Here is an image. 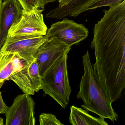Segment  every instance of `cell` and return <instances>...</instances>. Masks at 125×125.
I'll return each instance as SVG.
<instances>
[{
    "instance_id": "6da1fadb",
    "label": "cell",
    "mask_w": 125,
    "mask_h": 125,
    "mask_svg": "<svg viewBox=\"0 0 125 125\" xmlns=\"http://www.w3.org/2000/svg\"><path fill=\"white\" fill-rule=\"evenodd\" d=\"M82 61L84 74L76 95L77 99L83 101L81 107L100 117L108 118L113 122L116 121L118 115L113 108L112 102L106 88L94 70L88 51L83 56Z\"/></svg>"
},
{
    "instance_id": "7a4b0ae2",
    "label": "cell",
    "mask_w": 125,
    "mask_h": 125,
    "mask_svg": "<svg viewBox=\"0 0 125 125\" xmlns=\"http://www.w3.org/2000/svg\"><path fill=\"white\" fill-rule=\"evenodd\" d=\"M68 54L56 61L41 77L42 90L63 109L69 102L71 90L67 70Z\"/></svg>"
},
{
    "instance_id": "3957f363",
    "label": "cell",
    "mask_w": 125,
    "mask_h": 125,
    "mask_svg": "<svg viewBox=\"0 0 125 125\" xmlns=\"http://www.w3.org/2000/svg\"><path fill=\"white\" fill-rule=\"evenodd\" d=\"M88 29L82 24L63 18L62 20L53 23L47 30V37H54L70 46L77 45L88 36Z\"/></svg>"
},
{
    "instance_id": "277c9868",
    "label": "cell",
    "mask_w": 125,
    "mask_h": 125,
    "mask_svg": "<svg viewBox=\"0 0 125 125\" xmlns=\"http://www.w3.org/2000/svg\"><path fill=\"white\" fill-rule=\"evenodd\" d=\"M35 106L30 95L24 93L17 96L5 113L6 125H35Z\"/></svg>"
},
{
    "instance_id": "5b68a950",
    "label": "cell",
    "mask_w": 125,
    "mask_h": 125,
    "mask_svg": "<svg viewBox=\"0 0 125 125\" xmlns=\"http://www.w3.org/2000/svg\"><path fill=\"white\" fill-rule=\"evenodd\" d=\"M71 49V47L54 37L43 43L34 55L41 77L59 58L68 54Z\"/></svg>"
},
{
    "instance_id": "8992f818",
    "label": "cell",
    "mask_w": 125,
    "mask_h": 125,
    "mask_svg": "<svg viewBox=\"0 0 125 125\" xmlns=\"http://www.w3.org/2000/svg\"><path fill=\"white\" fill-rule=\"evenodd\" d=\"M43 10L38 9L28 13L22 14L10 28L7 37L46 35L47 28L42 13Z\"/></svg>"
},
{
    "instance_id": "52a82bcc",
    "label": "cell",
    "mask_w": 125,
    "mask_h": 125,
    "mask_svg": "<svg viewBox=\"0 0 125 125\" xmlns=\"http://www.w3.org/2000/svg\"><path fill=\"white\" fill-rule=\"evenodd\" d=\"M48 39L46 35L8 36L0 51L17 53L29 60L34 58L39 47Z\"/></svg>"
},
{
    "instance_id": "ba28073f",
    "label": "cell",
    "mask_w": 125,
    "mask_h": 125,
    "mask_svg": "<svg viewBox=\"0 0 125 125\" xmlns=\"http://www.w3.org/2000/svg\"><path fill=\"white\" fill-rule=\"evenodd\" d=\"M22 14V8L17 0H3L2 2L0 9V51L9 29Z\"/></svg>"
},
{
    "instance_id": "9c48e42d",
    "label": "cell",
    "mask_w": 125,
    "mask_h": 125,
    "mask_svg": "<svg viewBox=\"0 0 125 125\" xmlns=\"http://www.w3.org/2000/svg\"><path fill=\"white\" fill-rule=\"evenodd\" d=\"M97 0H72L68 4L56 7L46 14L47 18L61 19L67 16L75 17L86 11Z\"/></svg>"
},
{
    "instance_id": "30bf717a",
    "label": "cell",
    "mask_w": 125,
    "mask_h": 125,
    "mask_svg": "<svg viewBox=\"0 0 125 125\" xmlns=\"http://www.w3.org/2000/svg\"><path fill=\"white\" fill-rule=\"evenodd\" d=\"M22 58L17 53L0 51V89L18 69Z\"/></svg>"
},
{
    "instance_id": "8fae6325",
    "label": "cell",
    "mask_w": 125,
    "mask_h": 125,
    "mask_svg": "<svg viewBox=\"0 0 125 125\" xmlns=\"http://www.w3.org/2000/svg\"><path fill=\"white\" fill-rule=\"evenodd\" d=\"M70 123L73 125H108L103 118L91 115L82 108L72 106L70 108Z\"/></svg>"
},
{
    "instance_id": "7c38bea8",
    "label": "cell",
    "mask_w": 125,
    "mask_h": 125,
    "mask_svg": "<svg viewBox=\"0 0 125 125\" xmlns=\"http://www.w3.org/2000/svg\"><path fill=\"white\" fill-rule=\"evenodd\" d=\"M30 60L22 58L18 69L11 75L8 80L13 81L23 93L31 95H34L35 92L31 86L28 77V66Z\"/></svg>"
},
{
    "instance_id": "4fadbf2b",
    "label": "cell",
    "mask_w": 125,
    "mask_h": 125,
    "mask_svg": "<svg viewBox=\"0 0 125 125\" xmlns=\"http://www.w3.org/2000/svg\"><path fill=\"white\" fill-rule=\"evenodd\" d=\"M28 77L31 84L35 92L42 89L41 77L35 58L29 61L28 66Z\"/></svg>"
},
{
    "instance_id": "5bb4252c",
    "label": "cell",
    "mask_w": 125,
    "mask_h": 125,
    "mask_svg": "<svg viewBox=\"0 0 125 125\" xmlns=\"http://www.w3.org/2000/svg\"><path fill=\"white\" fill-rule=\"evenodd\" d=\"M22 9V14L28 13L38 9L44 10L43 0H17Z\"/></svg>"
},
{
    "instance_id": "9a60e30c",
    "label": "cell",
    "mask_w": 125,
    "mask_h": 125,
    "mask_svg": "<svg viewBox=\"0 0 125 125\" xmlns=\"http://www.w3.org/2000/svg\"><path fill=\"white\" fill-rule=\"evenodd\" d=\"M41 125H63L56 116L52 113H43L39 116Z\"/></svg>"
},
{
    "instance_id": "2e32d148",
    "label": "cell",
    "mask_w": 125,
    "mask_h": 125,
    "mask_svg": "<svg viewBox=\"0 0 125 125\" xmlns=\"http://www.w3.org/2000/svg\"><path fill=\"white\" fill-rule=\"evenodd\" d=\"M124 0H97L95 2L87 8L86 11L101 7H112L118 5Z\"/></svg>"
},
{
    "instance_id": "e0dca14e",
    "label": "cell",
    "mask_w": 125,
    "mask_h": 125,
    "mask_svg": "<svg viewBox=\"0 0 125 125\" xmlns=\"http://www.w3.org/2000/svg\"><path fill=\"white\" fill-rule=\"evenodd\" d=\"M8 108V107L4 102L1 92L0 91V114H5Z\"/></svg>"
},
{
    "instance_id": "ac0fdd59",
    "label": "cell",
    "mask_w": 125,
    "mask_h": 125,
    "mask_svg": "<svg viewBox=\"0 0 125 125\" xmlns=\"http://www.w3.org/2000/svg\"><path fill=\"white\" fill-rule=\"evenodd\" d=\"M58 0L59 5L58 6L61 7L68 4V3L71 2L72 0Z\"/></svg>"
},
{
    "instance_id": "d6986e66",
    "label": "cell",
    "mask_w": 125,
    "mask_h": 125,
    "mask_svg": "<svg viewBox=\"0 0 125 125\" xmlns=\"http://www.w3.org/2000/svg\"><path fill=\"white\" fill-rule=\"evenodd\" d=\"M57 0H43V2L44 5L45 6L49 3L54 2Z\"/></svg>"
},
{
    "instance_id": "ffe728a7",
    "label": "cell",
    "mask_w": 125,
    "mask_h": 125,
    "mask_svg": "<svg viewBox=\"0 0 125 125\" xmlns=\"http://www.w3.org/2000/svg\"><path fill=\"white\" fill-rule=\"evenodd\" d=\"M4 125V121L3 119L0 117V125Z\"/></svg>"
},
{
    "instance_id": "44dd1931",
    "label": "cell",
    "mask_w": 125,
    "mask_h": 125,
    "mask_svg": "<svg viewBox=\"0 0 125 125\" xmlns=\"http://www.w3.org/2000/svg\"><path fill=\"white\" fill-rule=\"evenodd\" d=\"M2 2L1 1H0V7H1V3H2Z\"/></svg>"
},
{
    "instance_id": "7402d4cb",
    "label": "cell",
    "mask_w": 125,
    "mask_h": 125,
    "mask_svg": "<svg viewBox=\"0 0 125 125\" xmlns=\"http://www.w3.org/2000/svg\"><path fill=\"white\" fill-rule=\"evenodd\" d=\"M3 0H0V1H1V2H2V1H3Z\"/></svg>"
}]
</instances>
